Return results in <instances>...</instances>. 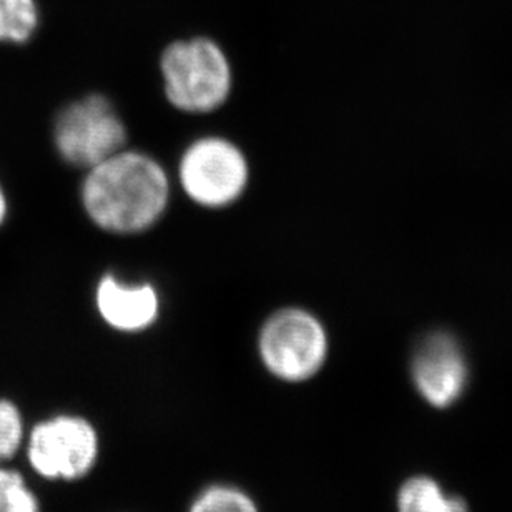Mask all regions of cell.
Returning a JSON list of instances; mask_svg holds the SVG:
<instances>
[{
    "mask_svg": "<svg viewBox=\"0 0 512 512\" xmlns=\"http://www.w3.org/2000/svg\"><path fill=\"white\" fill-rule=\"evenodd\" d=\"M167 173L143 153L120 150L90 168L82 187L85 212L107 232L138 233L162 217L168 203Z\"/></svg>",
    "mask_w": 512,
    "mask_h": 512,
    "instance_id": "obj_1",
    "label": "cell"
},
{
    "mask_svg": "<svg viewBox=\"0 0 512 512\" xmlns=\"http://www.w3.org/2000/svg\"><path fill=\"white\" fill-rule=\"evenodd\" d=\"M160 67L167 99L183 112H212L230 95L232 69L213 40L197 37L173 42L163 52Z\"/></svg>",
    "mask_w": 512,
    "mask_h": 512,
    "instance_id": "obj_2",
    "label": "cell"
},
{
    "mask_svg": "<svg viewBox=\"0 0 512 512\" xmlns=\"http://www.w3.org/2000/svg\"><path fill=\"white\" fill-rule=\"evenodd\" d=\"M328 340L320 321L298 308L281 310L260 333V355L281 380L298 383L315 376L325 363Z\"/></svg>",
    "mask_w": 512,
    "mask_h": 512,
    "instance_id": "obj_3",
    "label": "cell"
},
{
    "mask_svg": "<svg viewBox=\"0 0 512 512\" xmlns=\"http://www.w3.org/2000/svg\"><path fill=\"white\" fill-rule=\"evenodd\" d=\"M54 138L65 162L90 170L124 148L127 132L114 105L90 95L60 112Z\"/></svg>",
    "mask_w": 512,
    "mask_h": 512,
    "instance_id": "obj_4",
    "label": "cell"
},
{
    "mask_svg": "<svg viewBox=\"0 0 512 512\" xmlns=\"http://www.w3.org/2000/svg\"><path fill=\"white\" fill-rule=\"evenodd\" d=\"M180 182L188 197L198 205L227 207L247 187V160L240 148L225 138H202L183 155Z\"/></svg>",
    "mask_w": 512,
    "mask_h": 512,
    "instance_id": "obj_5",
    "label": "cell"
},
{
    "mask_svg": "<svg viewBox=\"0 0 512 512\" xmlns=\"http://www.w3.org/2000/svg\"><path fill=\"white\" fill-rule=\"evenodd\" d=\"M97 453L95 429L77 416L49 419L37 424L30 434V463L44 478H82L94 466Z\"/></svg>",
    "mask_w": 512,
    "mask_h": 512,
    "instance_id": "obj_6",
    "label": "cell"
},
{
    "mask_svg": "<svg viewBox=\"0 0 512 512\" xmlns=\"http://www.w3.org/2000/svg\"><path fill=\"white\" fill-rule=\"evenodd\" d=\"M411 368L419 393L438 408L458 401L468 383V363L463 350L446 331H434L419 341Z\"/></svg>",
    "mask_w": 512,
    "mask_h": 512,
    "instance_id": "obj_7",
    "label": "cell"
},
{
    "mask_svg": "<svg viewBox=\"0 0 512 512\" xmlns=\"http://www.w3.org/2000/svg\"><path fill=\"white\" fill-rule=\"evenodd\" d=\"M97 308L115 330L142 331L157 320V291L150 285H124L107 275L97 288Z\"/></svg>",
    "mask_w": 512,
    "mask_h": 512,
    "instance_id": "obj_8",
    "label": "cell"
},
{
    "mask_svg": "<svg viewBox=\"0 0 512 512\" xmlns=\"http://www.w3.org/2000/svg\"><path fill=\"white\" fill-rule=\"evenodd\" d=\"M399 512H468L459 498H449L433 479L414 478L399 491Z\"/></svg>",
    "mask_w": 512,
    "mask_h": 512,
    "instance_id": "obj_9",
    "label": "cell"
},
{
    "mask_svg": "<svg viewBox=\"0 0 512 512\" xmlns=\"http://www.w3.org/2000/svg\"><path fill=\"white\" fill-rule=\"evenodd\" d=\"M39 25L35 0H0V42L24 44Z\"/></svg>",
    "mask_w": 512,
    "mask_h": 512,
    "instance_id": "obj_10",
    "label": "cell"
},
{
    "mask_svg": "<svg viewBox=\"0 0 512 512\" xmlns=\"http://www.w3.org/2000/svg\"><path fill=\"white\" fill-rule=\"evenodd\" d=\"M190 512H258L255 503L240 489L212 486L203 491Z\"/></svg>",
    "mask_w": 512,
    "mask_h": 512,
    "instance_id": "obj_11",
    "label": "cell"
},
{
    "mask_svg": "<svg viewBox=\"0 0 512 512\" xmlns=\"http://www.w3.org/2000/svg\"><path fill=\"white\" fill-rule=\"evenodd\" d=\"M0 512H39V501L19 473L0 468Z\"/></svg>",
    "mask_w": 512,
    "mask_h": 512,
    "instance_id": "obj_12",
    "label": "cell"
},
{
    "mask_svg": "<svg viewBox=\"0 0 512 512\" xmlns=\"http://www.w3.org/2000/svg\"><path fill=\"white\" fill-rule=\"evenodd\" d=\"M24 436V426L19 409L9 401H0V461L19 449Z\"/></svg>",
    "mask_w": 512,
    "mask_h": 512,
    "instance_id": "obj_13",
    "label": "cell"
},
{
    "mask_svg": "<svg viewBox=\"0 0 512 512\" xmlns=\"http://www.w3.org/2000/svg\"><path fill=\"white\" fill-rule=\"evenodd\" d=\"M5 217H7V198H5L4 190L0 187V225L4 223Z\"/></svg>",
    "mask_w": 512,
    "mask_h": 512,
    "instance_id": "obj_14",
    "label": "cell"
}]
</instances>
